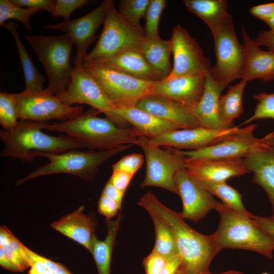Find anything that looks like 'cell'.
<instances>
[{"label": "cell", "instance_id": "cell-1", "mask_svg": "<svg viewBox=\"0 0 274 274\" xmlns=\"http://www.w3.org/2000/svg\"><path fill=\"white\" fill-rule=\"evenodd\" d=\"M138 204L153 213L170 228L178 254L182 259L184 274H207L215 256L221 250L214 234H202L189 226L179 213L163 204L151 192L144 194Z\"/></svg>", "mask_w": 274, "mask_h": 274}, {"label": "cell", "instance_id": "cell-2", "mask_svg": "<svg viewBox=\"0 0 274 274\" xmlns=\"http://www.w3.org/2000/svg\"><path fill=\"white\" fill-rule=\"evenodd\" d=\"M99 113L92 108L76 118L52 124L44 122L42 126L44 129L66 134L91 151L135 145L140 134L134 128L120 127L107 117L97 116Z\"/></svg>", "mask_w": 274, "mask_h": 274}, {"label": "cell", "instance_id": "cell-3", "mask_svg": "<svg viewBox=\"0 0 274 274\" xmlns=\"http://www.w3.org/2000/svg\"><path fill=\"white\" fill-rule=\"evenodd\" d=\"M44 122L20 120L9 130L0 132V140L4 144L1 157L20 159L32 162L44 154L64 152L84 148L73 138L56 136L45 133L42 129Z\"/></svg>", "mask_w": 274, "mask_h": 274}, {"label": "cell", "instance_id": "cell-4", "mask_svg": "<svg viewBox=\"0 0 274 274\" xmlns=\"http://www.w3.org/2000/svg\"><path fill=\"white\" fill-rule=\"evenodd\" d=\"M216 210L220 220L214 234L221 250H247L272 259L274 238L259 228L253 218L244 216L221 202Z\"/></svg>", "mask_w": 274, "mask_h": 274}, {"label": "cell", "instance_id": "cell-5", "mask_svg": "<svg viewBox=\"0 0 274 274\" xmlns=\"http://www.w3.org/2000/svg\"><path fill=\"white\" fill-rule=\"evenodd\" d=\"M103 24L96 44L83 59L82 68L99 64L128 49H141L144 31L126 21L116 10L114 1Z\"/></svg>", "mask_w": 274, "mask_h": 274}, {"label": "cell", "instance_id": "cell-6", "mask_svg": "<svg viewBox=\"0 0 274 274\" xmlns=\"http://www.w3.org/2000/svg\"><path fill=\"white\" fill-rule=\"evenodd\" d=\"M42 62L49 80L47 89L57 95L69 84L75 67L70 62L74 43L66 35L55 36H25Z\"/></svg>", "mask_w": 274, "mask_h": 274}, {"label": "cell", "instance_id": "cell-7", "mask_svg": "<svg viewBox=\"0 0 274 274\" xmlns=\"http://www.w3.org/2000/svg\"><path fill=\"white\" fill-rule=\"evenodd\" d=\"M132 146L127 145L106 151L83 152L75 149L59 153L44 154L41 157L47 158L49 162L18 180L16 186H19L37 177L55 174H71L85 181H91L95 177L102 163Z\"/></svg>", "mask_w": 274, "mask_h": 274}, {"label": "cell", "instance_id": "cell-8", "mask_svg": "<svg viewBox=\"0 0 274 274\" xmlns=\"http://www.w3.org/2000/svg\"><path fill=\"white\" fill-rule=\"evenodd\" d=\"M135 145L142 149L146 162V175L141 187H158L178 194L175 177L180 169L185 167L186 160L181 150L168 147L161 149L141 135Z\"/></svg>", "mask_w": 274, "mask_h": 274}, {"label": "cell", "instance_id": "cell-9", "mask_svg": "<svg viewBox=\"0 0 274 274\" xmlns=\"http://www.w3.org/2000/svg\"><path fill=\"white\" fill-rule=\"evenodd\" d=\"M213 38L216 61L210 74L224 89L233 81L241 79L245 63L244 48L237 39L230 15Z\"/></svg>", "mask_w": 274, "mask_h": 274}, {"label": "cell", "instance_id": "cell-10", "mask_svg": "<svg viewBox=\"0 0 274 274\" xmlns=\"http://www.w3.org/2000/svg\"><path fill=\"white\" fill-rule=\"evenodd\" d=\"M83 68L97 82L115 107H136L141 100L152 94L153 82L101 65Z\"/></svg>", "mask_w": 274, "mask_h": 274}, {"label": "cell", "instance_id": "cell-11", "mask_svg": "<svg viewBox=\"0 0 274 274\" xmlns=\"http://www.w3.org/2000/svg\"><path fill=\"white\" fill-rule=\"evenodd\" d=\"M20 120L47 122L51 120L64 121L84 113L82 106H71L63 103L47 88L40 91L14 94Z\"/></svg>", "mask_w": 274, "mask_h": 274}, {"label": "cell", "instance_id": "cell-12", "mask_svg": "<svg viewBox=\"0 0 274 274\" xmlns=\"http://www.w3.org/2000/svg\"><path fill=\"white\" fill-rule=\"evenodd\" d=\"M64 104H86L104 113L120 127H129L128 123L113 113L115 106L97 82L83 68L75 67L69 84L61 93L56 95Z\"/></svg>", "mask_w": 274, "mask_h": 274}, {"label": "cell", "instance_id": "cell-13", "mask_svg": "<svg viewBox=\"0 0 274 274\" xmlns=\"http://www.w3.org/2000/svg\"><path fill=\"white\" fill-rule=\"evenodd\" d=\"M174 57V65L169 75L171 79L188 75H203L210 72L209 59L196 40L183 26H175L169 39Z\"/></svg>", "mask_w": 274, "mask_h": 274}, {"label": "cell", "instance_id": "cell-14", "mask_svg": "<svg viewBox=\"0 0 274 274\" xmlns=\"http://www.w3.org/2000/svg\"><path fill=\"white\" fill-rule=\"evenodd\" d=\"M112 0L103 1L97 8L81 17L44 26L46 29H58L68 36L76 47L74 67L82 68V62L89 46L96 38L98 27L104 23Z\"/></svg>", "mask_w": 274, "mask_h": 274}, {"label": "cell", "instance_id": "cell-15", "mask_svg": "<svg viewBox=\"0 0 274 274\" xmlns=\"http://www.w3.org/2000/svg\"><path fill=\"white\" fill-rule=\"evenodd\" d=\"M246 128V127L233 126L222 129L202 127L180 129L167 132L149 141L156 146L194 151L215 144L244 131Z\"/></svg>", "mask_w": 274, "mask_h": 274}, {"label": "cell", "instance_id": "cell-16", "mask_svg": "<svg viewBox=\"0 0 274 274\" xmlns=\"http://www.w3.org/2000/svg\"><path fill=\"white\" fill-rule=\"evenodd\" d=\"M256 125L246 126V129L213 145L194 151H182L187 159H244L254 152L266 148L260 139L255 138L253 131Z\"/></svg>", "mask_w": 274, "mask_h": 274}, {"label": "cell", "instance_id": "cell-17", "mask_svg": "<svg viewBox=\"0 0 274 274\" xmlns=\"http://www.w3.org/2000/svg\"><path fill=\"white\" fill-rule=\"evenodd\" d=\"M175 181L183 203L179 214L184 219L197 222L220 204L213 195L193 180L185 167L177 173Z\"/></svg>", "mask_w": 274, "mask_h": 274}, {"label": "cell", "instance_id": "cell-18", "mask_svg": "<svg viewBox=\"0 0 274 274\" xmlns=\"http://www.w3.org/2000/svg\"><path fill=\"white\" fill-rule=\"evenodd\" d=\"M205 77L188 75L153 82L152 95L167 98L192 109L202 95Z\"/></svg>", "mask_w": 274, "mask_h": 274}, {"label": "cell", "instance_id": "cell-19", "mask_svg": "<svg viewBox=\"0 0 274 274\" xmlns=\"http://www.w3.org/2000/svg\"><path fill=\"white\" fill-rule=\"evenodd\" d=\"M185 168L195 179L215 182H226L248 173L242 159L186 158Z\"/></svg>", "mask_w": 274, "mask_h": 274}, {"label": "cell", "instance_id": "cell-20", "mask_svg": "<svg viewBox=\"0 0 274 274\" xmlns=\"http://www.w3.org/2000/svg\"><path fill=\"white\" fill-rule=\"evenodd\" d=\"M136 107L181 129L201 127L191 109L161 96L149 95Z\"/></svg>", "mask_w": 274, "mask_h": 274}, {"label": "cell", "instance_id": "cell-21", "mask_svg": "<svg viewBox=\"0 0 274 274\" xmlns=\"http://www.w3.org/2000/svg\"><path fill=\"white\" fill-rule=\"evenodd\" d=\"M245 63L241 80L247 81L274 80V51H264L257 45L246 31L243 29Z\"/></svg>", "mask_w": 274, "mask_h": 274}, {"label": "cell", "instance_id": "cell-22", "mask_svg": "<svg viewBox=\"0 0 274 274\" xmlns=\"http://www.w3.org/2000/svg\"><path fill=\"white\" fill-rule=\"evenodd\" d=\"M205 86L202 95L192 111L200 126L222 129L228 127L221 120L219 114V100L224 90L212 78L210 72L205 77Z\"/></svg>", "mask_w": 274, "mask_h": 274}, {"label": "cell", "instance_id": "cell-23", "mask_svg": "<svg viewBox=\"0 0 274 274\" xmlns=\"http://www.w3.org/2000/svg\"><path fill=\"white\" fill-rule=\"evenodd\" d=\"M242 160L248 173L253 174L252 182L265 191L271 205V217L274 218V151L262 148Z\"/></svg>", "mask_w": 274, "mask_h": 274}, {"label": "cell", "instance_id": "cell-24", "mask_svg": "<svg viewBox=\"0 0 274 274\" xmlns=\"http://www.w3.org/2000/svg\"><path fill=\"white\" fill-rule=\"evenodd\" d=\"M113 113L130 124L140 135L153 139L167 132L181 129L136 107H115Z\"/></svg>", "mask_w": 274, "mask_h": 274}, {"label": "cell", "instance_id": "cell-25", "mask_svg": "<svg viewBox=\"0 0 274 274\" xmlns=\"http://www.w3.org/2000/svg\"><path fill=\"white\" fill-rule=\"evenodd\" d=\"M93 65L106 66L143 80L151 82L160 80L145 59L141 49L127 50Z\"/></svg>", "mask_w": 274, "mask_h": 274}, {"label": "cell", "instance_id": "cell-26", "mask_svg": "<svg viewBox=\"0 0 274 274\" xmlns=\"http://www.w3.org/2000/svg\"><path fill=\"white\" fill-rule=\"evenodd\" d=\"M84 206L51 224L53 229L90 249L93 235L90 218L83 213Z\"/></svg>", "mask_w": 274, "mask_h": 274}, {"label": "cell", "instance_id": "cell-27", "mask_svg": "<svg viewBox=\"0 0 274 274\" xmlns=\"http://www.w3.org/2000/svg\"><path fill=\"white\" fill-rule=\"evenodd\" d=\"M186 9L203 20L210 28L213 37L220 30L230 15L225 0H184Z\"/></svg>", "mask_w": 274, "mask_h": 274}, {"label": "cell", "instance_id": "cell-28", "mask_svg": "<svg viewBox=\"0 0 274 274\" xmlns=\"http://www.w3.org/2000/svg\"><path fill=\"white\" fill-rule=\"evenodd\" d=\"M141 51L152 70L160 80L166 79L170 74V64L172 47L170 40L158 38L149 39L145 37Z\"/></svg>", "mask_w": 274, "mask_h": 274}, {"label": "cell", "instance_id": "cell-29", "mask_svg": "<svg viewBox=\"0 0 274 274\" xmlns=\"http://www.w3.org/2000/svg\"><path fill=\"white\" fill-rule=\"evenodd\" d=\"M121 220V214L114 220H107V233L104 240L98 239L93 234L89 251L98 274H110L112 251Z\"/></svg>", "mask_w": 274, "mask_h": 274}, {"label": "cell", "instance_id": "cell-30", "mask_svg": "<svg viewBox=\"0 0 274 274\" xmlns=\"http://www.w3.org/2000/svg\"><path fill=\"white\" fill-rule=\"evenodd\" d=\"M2 26L10 32L16 45L25 78V87L24 90L27 92L43 90V85L45 79L39 72L33 63L21 42L17 30L16 25L13 22L11 21L5 22Z\"/></svg>", "mask_w": 274, "mask_h": 274}, {"label": "cell", "instance_id": "cell-31", "mask_svg": "<svg viewBox=\"0 0 274 274\" xmlns=\"http://www.w3.org/2000/svg\"><path fill=\"white\" fill-rule=\"evenodd\" d=\"M247 83L245 80H241L220 97L218 106L219 117L228 127L234 126V120L238 118L243 113V94Z\"/></svg>", "mask_w": 274, "mask_h": 274}, {"label": "cell", "instance_id": "cell-32", "mask_svg": "<svg viewBox=\"0 0 274 274\" xmlns=\"http://www.w3.org/2000/svg\"><path fill=\"white\" fill-rule=\"evenodd\" d=\"M192 178L212 195L219 197L226 206L244 216L253 217L254 215L250 213L243 204L242 195L226 182H215Z\"/></svg>", "mask_w": 274, "mask_h": 274}, {"label": "cell", "instance_id": "cell-33", "mask_svg": "<svg viewBox=\"0 0 274 274\" xmlns=\"http://www.w3.org/2000/svg\"><path fill=\"white\" fill-rule=\"evenodd\" d=\"M149 214L155 232V242L153 250L167 259L178 254L175 237L170 228L155 214Z\"/></svg>", "mask_w": 274, "mask_h": 274}, {"label": "cell", "instance_id": "cell-34", "mask_svg": "<svg viewBox=\"0 0 274 274\" xmlns=\"http://www.w3.org/2000/svg\"><path fill=\"white\" fill-rule=\"evenodd\" d=\"M39 10L17 6L11 0L0 1V24L2 26L9 19H15L23 24L28 31L31 29L29 22L30 17L37 13Z\"/></svg>", "mask_w": 274, "mask_h": 274}, {"label": "cell", "instance_id": "cell-35", "mask_svg": "<svg viewBox=\"0 0 274 274\" xmlns=\"http://www.w3.org/2000/svg\"><path fill=\"white\" fill-rule=\"evenodd\" d=\"M150 0H121L118 12L121 16L133 26L142 28L141 19L145 17Z\"/></svg>", "mask_w": 274, "mask_h": 274}, {"label": "cell", "instance_id": "cell-36", "mask_svg": "<svg viewBox=\"0 0 274 274\" xmlns=\"http://www.w3.org/2000/svg\"><path fill=\"white\" fill-rule=\"evenodd\" d=\"M165 0H150L145 15V37L149 39L160 38L158 26L161 14L165 8Z\"/></svg>", "mask_w": 274, "mask_h": 274}, {"label": "cell", "instance_id": "cell-37", "mask_svg": "<svg viewBox=\"0 0 274 274\" xmlns=\"http://www.w3.org/2000/svg\"><path fill=\"white\" fill-rule=\"evenodd\" d=\"M19 119L14 94L0 93V124L4 130L12 129Z\"/></svg>", "mask_w": 274, "mask_h": 274}, {"label": "cell", "instance_id": "cell-38", "mask_svg": "<svg viewBox=\"0 0 274 274\" xmlns=\"http://www.w3.org/2000/svg\"><path fill=\"white\" fill-rule=\"evenodd\" d=\"M1 248L3 249L7 258L22 271L30 267L31 261L27 252V247L14 235L6 246Z\"/></svg>", "mask_w": 274, "mask_h": 274}, {"label": "cell", "instance_id": "cell-39", "mask_svg": "<svg viewBox=\"0 0 274 274\" xmlns=\"http://www.w3.org/2000/svg\"><path fill=\"white\" fill-rule=\"evenodd\" d=\"M254 97L257 100V104L253 114L238 126L258 119H271L274 120V92H260L255 95Z\"/></svg>", "mask_w": 274, "mask_h": 274}, {"label": "cell", "instance_id": "cell-40", "mask_svg": "<svg viewBox=\"0 0 274 274\" xmlns=\"http://www.w3.org/2000/svg\"><path fill=\"white\" fill-rule=\"evenodd\" d=\"M89 4L87 0H54L53 17H63L70 19V15L76 10Z\"/></svg>", "mask_w": 274, "mask_h": 274}, {"label": "cell", "instance_id": "cell-41", "mask_svg": "<svg viewBox=\"0 0 274 274\" xmlns=\"http://www.w3.org/2000/svg\"><path fill=\"white\" fill-rule=\"evenodd\" d=\"M144 162L141 154L132 153L121 158L112 165L113 170H121L134 175Z\"/></svg>", "mask_w": 274, "mask_h": 274}, {"label": "cell", "instance_id": "cell-42", "mask_svg": "<svg viewBox=\"0 0 274 274\" xmlns=\"http://www.w3.org/2000/svg\"><path fill=\"white\" fill-rule=\"evenodd\" d=\"M167 260L152 250L143 260L146 274H159L164 267Z\"/></svg>", "mask_w": 274, "mask_h": 274}, {"label": "cell", "instance_id": "cell-43", "mask_svg": "<svg viewBox=\"0 0 274 274\" xmlns=\"http://www.w3.org/2000/svg\"><path fill=\"white\" fill-rule=\"evenodd\" d=\"M121 205L116 200L104 194H101L98 203V212L104 216L107 220L117 215Z\"/></svg>", "mask_w": 274, "mask_h": 274}, {"label": "cell", "instance_id": "cell-44", "mask_svg": "<svg viewBox=\"0 0 274 274\" xmlns=\"http://www.w3.org/2000/svg\"><path fill=\"white\" fill-rule=\"evenodd\" d=\"M17 6L32 8L39 11L45 10L52 15L54 9V0H11Z\"/></svg>", "mask_w": 274, "mask_h": 274}, {"label": "cell", "instance_id": "cell-45", "mask_svg": "<svg viewBox=\"0 0 274 274\" xmlns=\"http://www.w3.org/2000/svg\"><path fill=\"white\" fill-rule=\"evenodd\" d=\"M133 175L121 170H113L110 182L119 190L125 193Z\"/></svg>", "mask_w": 274, "mask_h": 274}, {"label": "cell", "instance_id": "cell-46", "mask_svg": "<svg viewBox=\"0 0 274 274\" xmlns=\"http://www.w3.org/2000/svg\"><path fill=\"white\" fill-rule=\"evenodd\" d=\"M250 12L255 17L265 23L274 16V2L253 6L250 8Z\"/></svg>", "mask_w": 274, "mask_h": 274}, {"label": "cell", "instance_id": "cell-47", "mask_svg": "<svg viewBox=\"0 0 274 274\" xmlns=\"http://www.w3.org/2000/svg\"><path fill=\"white\" fill-rule=\"evenodd\" d=\"M159 274H184L182 259L179 254L169 258Z\"/></svg>", "mask_w": 274, "mask_h": 274}, {"label": "cell", "instance_id": "cell-48", "mask_svg": "<svg viewBox=\"0 0 274 274\" xmlns=\"http://www.w3.org/2000/svg\"><path fill=\"white\" fill-rule=\"evenodd\" d=\"M253 220L259 228L274 238V218L254 215Z\"/></svg>", "mask_w": 274, "mask_h": 274}, {"label": "cell", "instance_id": "cell-49", "mask_svg": "<svg viewBox=\"0 0 274 274\" xmlns=\"http://www.w3.org/2000/svg\"><path fill=\"white\" fill-rule=\"evenodd\" d=\"M255 41L259 47L264 46L269 50L274 51V35L269 30L260 31Z\"/></svg>", "mask_w": 274, "mask_h": 274}, {"label": "cell", "instance_id": "cell-50", "mask_svg": "<svg viewBox=\"0 0 274 274\" xmlns=\"http://www.w3.org/2000/svg\"><path fill=\"white\" fill-rule=\"evenodd\" d=\"M101 194L113 199L121 205L124 193L117 189L108 180L105 185Z\"/></svg>", "mask_w": 274, "mask_h": 274}, {"label": "cell", "instance_id": "cell-51", "mask_svg": "<svg viewBox=\"0 0 274 274\" xmlns=\"http://www.w3.org/2000/svg\"><path fill=\"white\" fill-rule=\"evenodd\" d=\"M26 250L30 260L40 261L44 264L47 269L50 270L54 272L57 271L60 263H56L51 260L41 256L32 252L27 248Z\"/></svg>", "mask_w": 274, "mask_h": 274}, {"label": "cell", "instance_id": "cell-52", "mask_svg": "<svg viewBox=\"0 0 274 274\" xmlns=\"http://www.w3.org/2000/svg\"><path fill=\"white\" fill-rule=\"evenodd\" d=\"M0 265L3 268L12 272H22L19 267L7 258L3 249L1 247H0Z\"/></svg>", "mask_w": 274, "mask_h": 274}, {"label": "cell", "instance_id": "cell-53", "mask_svg": "<svg viewBox=\"0 0 274 274\" xmlns=\"http://www.w3.org/2000/svg\"><path fill=\"white\" fill-rule=\"evenodd\" d=\"M31 264L28 274H45L47 270V267L42 262L30 260Z\"/></svg>", "mask_w": 274, "mask_h": 274}, {"label": "cell", "instance_id": "cell-54", "mask_svg": "<svg viewBox=\"0 0 274 274\" xmlns=\"http://www.w3.org/2000/svg\"><path fill=\"white\" fill-rule=\"evenodd\" d=\"M14 235L6 226L0 227V247L6 246Z\"/></svg>", "mask_w": 274, "mask_h": 274}, {"label": "cell", "instance_id": "cell-55", "mask_svg": "<svg viewBox=\"0 0 274 274\" xmlns=\"http://www.w3.org/2000/svg\"><path fill=\"white\" fill-rule=\"evenodd\" d=\"M260 140L265 147L274 151V131L267 134Z\"/></svg>", "mask_w": 274, "mask_h": 274}, {"label": "cell", "instance_id": "cell-56", "mask_svg": "<svg viewBox=\"0 0 274 274\" xmlns=\"http://www.w3.org/2000/svg\"><path fill=\"white\" fill-rule=\"evenodd\" d=\"M55 274H72L63 265L60 263L59 267Z\"/></svg>", "mask_w": 274, "mask_h": 274}, {"label": "cell", "instance_id": "cell-57", "mask_svg": "<svg viewBox=\"0 0 274 274\" xmlns=\"http://www.w3.org/2000/svg\"><path fill=\"white\" fill-rule=\"evenodd\" d=\"M265 23L270 28L269 32L274 35V16L271 19Z\"/></svg>", "mask_w": 274, "mask_h": 274}, {"label": "cell", "instance_id": "cell-58", "mask_svg": "<svg viewBox=\"0 0 274 274\" xmlns=\"http://www.w3.org/2000/svg\"><path fill=\"white\" fill-rule=\"evenodd\" d=\"M207 274H213V273H212L210 272ZM216 274H243V273L241 271L231 270L227 271L224 272H222L220 273H216Z\"/></svg>", "mask_w": 274, "mask_h": 274}, {"label": "cell", "instance_id": "cell-59", "mask_svg": "<svg viewBox=\"0 0 274 274\" xmlns=\"http://www.w3.org/2000/svg\"><path fill=\"white\" fill-rule=\"evenodd\" d=\"M45 274H55V272L50 270L47 269Z\"/></svg>", "mask_w": 274, "mask_h": 274}, {"label": "cell", "instance_id": "cell-60", "mask_svg": "<svg viewBox=\"0 0 274 274\" xmlns=\"http://www.w3.org/2000/svg\"><path fill=\"white\" fill-rule=\"evenodd\" d=\"M261 274H269L268 272H263Z\"/></svg>", "mask_w": 274, "mask_h": 274}]
</instances>
